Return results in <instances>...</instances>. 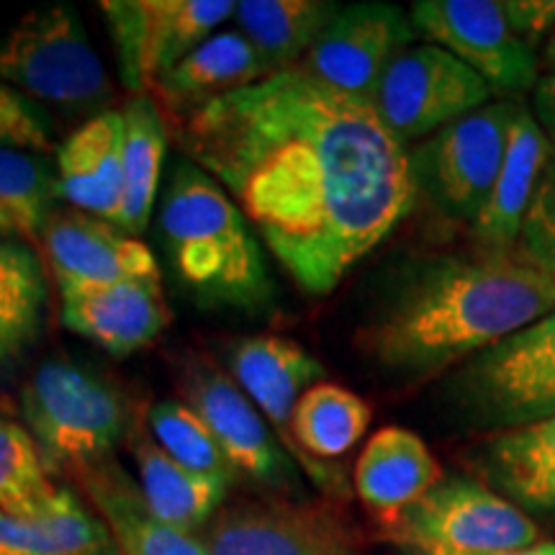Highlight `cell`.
Returning a JSON list of instances; mask_svg holds the SVG:
<instances>
[{
	"label": "cell",
	"instance_id": "1",
	"mask_svg": "<svg viewBox=\"0 0 555 555\" xmlns=\"http://www.w3.org/2000/svg\"><path fill=\"white\" fill-rule=\"evenodd\" d=\"M304 291L330 294L397 229L409 152L371 101L283 69L168 124Z\"/></svg>",
	"mask_w": 555,
	"mask_h": 555
},
{
	"label": "cell",
	"instance_id": "2",
	"mask_svg": "<svg viewBox=\"0 0 555 555\" xmlns=\"http://www.w3.org/2000/svg\"><path fill=\"white\" fill-rule=\"evenodd\" d=\"M555 311V283L515 255H435L406 268L367 319L365 352L391 376L433 378Z\"/></svg>",
	"mask_w": 555,
	"mask_h": 555
},
{
	"label": "cell",
	"instance_id": "3",
	"mask_svg": "<svg viewBox=\"0 0 555 555\" xmlns=\"http://www.w3.org/2000/svg\"><path fill=\"white\" fill-rule=\"evenodd\" d=\"M159 234L172 273L196 301L255 309L270 298L266 260L247 219L217 180L189 159L170 172Z\"/></svg>",
	"mask_w": 555,
	"mask_h": 555
},
{
	"label": "cell",
	"instance_id": "4",
	"mask_svg": "<svg viewBox=\"0 0 555 555\" xmlns=\"http://www.w3.org/2000/svg\"><path fill=\"white\" fill-rule=\"evenodd\" d=\"M21 414L47 470L99 466L129 429L121 393L67 360H47L34 371L21 391Z\"/></svg>",
	"mask_w": 555,
	"mask_h": 555
},
{
	"label": "cell",
	"instance_id": "5",
	"mask_svg": "<svg viewBox=\"0 0 555 555\" xmlns=\"http://www.w3.org/2000/svg\"><path fill=\"white\" fill-rule=\"evenodd\" d=\"M0 82L73 114H106L114 99L106 67L69 5L29 11L5 31Z\"/></svg>",
	"mask_w": 555,
	"mask_h": 555
},
{
	"label": "cell",
	"instance_id": "6",
	"mask_svg": "<svg viewBox=\"0 0 555 555\" xmlns=\"http://www.w3.org/2000/svg\"><path fill=\"white\" fill-rule=\"evenodd\" d=\"M448 397L470 425L499 433L555 416V311L466 360Z\"/></svg>",
	"mask_w": 555,
	"mask_h": 555
},
{
	"label": "cell",
	"instance_id": "7",
	"mask_svg": "<svg viewBox=\"0 0 555 555\" xmlns=\"http://www.w3.org/2000/svg\"><path fill=\"white\" fill-rule=\"evenodd\" d=\"M519 101H491L409 152L416 196L446 219L474 227L494 189Z\"/></svg>",
	"mask_w": 555,
	"mask_h": 555
},
{
	"label": "cell",
	"instance_id": "8",
	"mask_svg": "<svg viewBox=\"0 0 555 555\" xmlns=\"http://www.w3.org/2000/svg\"><path fill=\"white\" fill-rule=\"evenodd\" d=\"M401 551L486 553L540 543V530L509 499L470 481L442 478L420 502L378 522Z\"/></svg>",
	"mask_w": 555,
	"mask_h": 555
},
{
	"label": "cell",
	"instance_id": "9",
	"mask_svg": "<svg viewBox=\"0 0 555 555\" xmlns=\"http://www.w3.org/2000/svg\"><path fill=\"white\" fill-rule=\"evenodd\" d=\"M119 78L131 95H150L180 60L234 16L232 0H103Z\"/></svg>",
	"mask_w": 555,
	"mask_h": 555
},
{
	"label": "cell",
	"instance_id": "10",
	"mask_svg": "<svg viewBox=\"0 0 555 555\" xmlns=\"http://www.w3.org/2000/svg\"><path fill=\"white\" fill-rule=\"evenodd\" d=\"M491 99L494 93L474 69L425 41L406 47L388 65L371 103L388 131L406 147V142H425Z\"/></svg>",
	"mask_w": 555,
	"mask_h": 555
},
{
	"label": "cell",
	"instance_id": "11",
	"mask_svg": "<svg viewBox=\"0 0 555 555\" xmlns=\"http://www.w3.org/2000/svg\"><path fill=\"white\" fill-rule=\"evenodd\" d=\"M409 18L416 37L468 65L494 95L535 90L538 52L512 29L502 0H420Z\"/></svg>",
	"mask_w": 555,
	"mask_h": 555
},
{
	"label": "cell",
	"instance_id": "12",
	"mask_svg": "<svg viewBox=\"0 0 555 555\" xmlns=\"http://www.w3.org/2000/svg\"><path fill=\"white\" fill-rule=\"evenodd\" d=\"M416 37L412 18L391 3L339 5L298 67L352 99L373 101L388 65Z\"/></svg>",
	"mask_w": 555,
	"mask_h": 555
},
{
	"label": "cell",
	"instance_id": "13",
	"mask_svg": "<svg viewBox=\"0 0 555 555\" xmlns=\"http://www.w3.org/2000/svg\"><path fill=\"white\" fill-rule=\"evenodd\" d=\"M208 555H356V535L327 504L240 502L204 527Z\"/></svg>",
	"mask_w": 555,
	"mask_h": 555
},
{
	"label": "cell",
	"instance_id": "14",
	"mask_svg": "<svg viewBox=\"0 0 555 555\" xmlns=\"http://www.w3.org/2000/svg\"><path fill=\"white\" fill-rule=\"evenodd\" d=\"M178 384L185 404L217 437L234 476L249 478L268 489H291L296 470L286 450L234 378L206 363H191L180 373Z\"/></svg>",
	"mask_w": 555,
	"mask_h": 555
},
{
	"label": "cell",
	"instance_id": "15",
	"mask_svg": "<svg viewBox=\"0 0 555 555\" xmlns=\"http://www.w3.org/2000/svg\"><path fill=\"white\" fill-rule=\"evenodd\" d=\"M39 240L60 288L159 281L155 255L142 240L78 208L52 211Z\"/></svg>",
	"mask_w": 555,
	"mask_h": 555
},
{
	"label": "cell",
	"instance_id": "16",
	"mask_svg": "<svg viewBox=\"0 0 555 555\" xmlns=\"http://www.w3.org/2000/svg\"><path fill=\"white\" fill-rule=\"evenodd\" d=\"M60 294L65 327L116 358L155 343L172 317L159 281L67 286Z\"/></svg>",
	"mask_w": 555,
	"mask_h": 555
},
{
	"label": "cell",
	"instance_id": "17",
	"mask_svg": "<svg viewBox=\"0 0 555 555\" xmlns=\"http://www.w3.org/2000/svg\"><path fill=\"white\" fill-rule=\"evenodd\" d=\"M229 371L234 384L260 409L262 416L281 435V446L291 448V416L298 399L327 376L324 365L288 337L255 335L229 347Z\"/></svg>",
	"mask_w": 555,
	"mask_h": 555
},
{
	"label": "cell",
	"instance_id": "18",
	"mask_svg": "<svg viewBox=\"0 0 555 555\" xmlns=\"http://www.w3.org/2000/svg\"><path fill=\"white\" fill-rule=\"evenodd\" d=\"M60 198L119 227L124 208V114L90 116L54 152Z\"/></svg>",
	"mask_w": 555,
	"mask_h": 555
},
{
	"label": "cell",
	"instance_id": "19",
	"mask_svg": "<svg viewBox=\"0 0 555 555\" xmlns=\"http://www.w3.org/2000/svg\"><path fill=\"white\" fill-rule=\"evenodd\" d=\"M553 157L555 150L551 139L540 129L532 111L519 106L494 189H491L483 211L470 227L481 253L515 255L527 208H530L540 178L553 163Z\"/></svg>",
	"mask_w": 555,
	"mask_h": 555
},
{
	"label": "cell",
	"instance_id": "20",
	"mask_svg": "<svg viewBox=\"0 0 555 555\" xmlns=\"http://www.w3.org/2000/svg\"><path fill=\"white\" fill-rule=\"evenodd\" d=\"M266 78L270 69L258 50L240 31H219L180 60L152 93L170 124Z\"/></svg>",
	"mask_w": 555,
	"mask_h": 555
},
{
	"label": "cell",
	"instance_id": "21",
	"mask_svg": "<svg viewBox=\"0 0 555 555\" xmlns=\"http://www.w3.org/2000/svg\"><path fill=\"white\" fill-rule=\"evenodd\" d=\"M442 481L440 463L420 435L384 427L367 440L356 466V491L378 522L401 515Z\"/></svg>",
	"mask_w": 555,
	"mask_h": 555
},
{
	"label": "cell",
	"instance_id": "22",
	"mask_svg": "<svg viewBox=\"0 0 555 555\" xmlns=\"http://www.w3.org/2000/svg\"><path fill=\"white\" fill-rule=\"evenodd\" d=\"M78 476L119 555H208L201 538L159 522L119 466L103 461Z\"/></svg>",
	"mask_w": 555,
	"mask_h": 555
},
{
	"label": "cell",
	"instance_id": "23",
	"mask_svg": "<svg viewBox=\"0 0 555 555\" xmlns=\"http://www.w3.org/2000/svg\"><path fill=\"white\" fill-rule=\"evenodd\" d=\"M139 494L159 522L183 532H196L219 515L232 478L208 476L180 466L147 435L134 446Z\"/></svg>",
	"mask_w": 555,
	"mask_h": 555
},
{
	"label": "cell",
	"instance_id": "24",
	"mask_svg": "<svg viewBox=\"0 0 555 555\" xmlns=\"http://www.w3.org/2000/svg\"><path fill=\"white\" fill-rule=\"evenodd\" d=\"M486 470L522 512H555V416L491 437Z\"/></svg>",
	"mask_w": 555,
	"mask_h": 555
},
{
	"label": "cell",
	"instance_id": "25",
	"mask_svg": "<svg viewBox=\"0 0 555 555\" xmlns=\"http://www.w3.org/2000/svg\"><path fill=\"white\" fill-rule=\"evenodd\" d=\"M337 11L327 0H242L234 18L270 75H278L301 65Z\"/></svg>",
	"mask_w": 555,
	"mask_h": 555
},
{
	"label": "cell",
	"instance_id": "26",
	"mask_svg": "<svg viewBox=\"0 0 555 555\" xmlns=\"http://www.w3.org/2000/svg\"><path fill=\"white\" fill-rule=\"evenodd\" d=\"M124 114V208L119 227L139 234L150 224L163 163L168 155V121L152 95H131Z\"/></svg>",
	"mask_w": 555,
	"mask_h": 555
},
{
	"label": "cell",
	"instance_id": "27",
	"mask_svg": "<svg viewBox=\"0 0 555 555\" xmlns=\"http://www.w3.org/2000/svg\"><path fill=\"white\" fill-rule=\"evenodd\" d=\"M114 547L106 525L67 489L39 517L0 512V555H114Z\"/></svg>",
	"mask_w": 555,
	"mask_h": 555
},
{
	"label": "cell",
	"instance_id": "28",
	"mask_svg": "<svg viewBox=\"0 0 555 555\" xmlns=\"http://www.w3.org/2000/svg\"><path fill=\"white\" fill-rule=\"evenodd\" d=\"M371 416L363 397L322 380L298 399L291 416V440L311 457H339L363 440Z\"/></svg>",
	"mask_w": 555,
	"mask_h": 555
},
{
	"label": "cell",
	"instance_id": "29",
	"mask_svg": "<svg viewBox=\"0 0 555 555\" xmlns=\"http://www.w3.org/2000/svg\"><path fill=\"white\" fill-rule=\"evenodd\" d=\"M47 304L44 270L21 240H0V367L37 339Z\"/></svg>",
	"mask_w": 555,
	"mask_h": 555
},
{
	"label": "cell",
	"instance_id": "30",
	"mask_svg": "<svg viewBox=\"0 0 555 555\" xmlns=\"http://www.w3.org/2000/svg\"><path fill=\"white\" fill-rule=\"evenodd\" d=\"M60 198L57 170L44 155L0 150V240L39 237Z\"/></svg>",
	"mask_w": 555,
	"mask_h": 555
},
{
	"label": "cell",
	"instance_id": "31",
	"mask_svg": "<svg viewBox=\"0 0 555 555\" xmlns=\"http://www.w3.org/2000/svg\"><path fill=\"white\" fill-rule=\"evenodd\" d=\"M57 496L29 429L0 420V512L31 519L44 515Z\"/></svg>",
	"mask_w": 555,
	"mask_h": 555
},
{
	"label": "cell",
	"instance_id": "32",
	"mask_svg": "<svg viewBox=\"0 0 555 555\" xmlns=\"http://www.w3.org/2000/svg\"><path fill=\"white\" fill-rule=\"evenodd\" d=\"M147 427L152 440L180 466L234 481V470L217 437L185 401H159L147 412Z\"/></svg>",
	"mask_w": 555,
	"mask_h": 555
},
{
	"label": "cell",
	"instance_id": "33",
	"mask_svg": "<svg viewBox=\"0 0 555 555\" xmlns=\"http://www.w3.org/2000/svg\"><path fill=\"white\" fill-rule=\"evenodd\" d=\"M515 258L555 283V157L540 178V185L527 208Z\"/></svg>",
	"mask_w": 555,
	"mask_h": 555
},
{
	"label": "cell",
	"instance_id": "34",
	"mask_svg": "<svg viewBox=\"0 0 555 555\" xmlns=\"http://www.w3.org/2000/svg\"><path fill=\"white\" fill-rule=\"evenodd\" d=\"M0 150H24L34 155H52L50 124L31 106L26 95L0 82Z\"/></svg>",
	"mask_w": 555,
	"mask_h": 555
},
{
	"label": "cell",
	"instance_id": "35",
	"mask_svg": "<svg viewBox=\"0 0 555 555\" xmlns=\"http://www.w3.org/2000/svg\"><path fill=\"white\" fill-rule=\"evenodd\" d=\"M506 21L532 50H543L555 31V0H502Z\"/></svg>",
	"mask_w": 555,
	"mask_h": 555
},
{
	"label": "cell",
	"instance_id": "36",
	"mask_svg": "<svg viewBox=\"0 0 555 555\" xmlns=\"http://www.w3.org/2000/svg\"><path fill=\"white\" fill-rule=\"evenodd\" d=\"M532 116L555 150V75H543L532 90Z\"/></svg>",
	"mask_w": 555,
	"mask_h": 555
},
{
	"label": "cell",
	"instance_id": "37",
	"mask_svg": "<svg viewBox=\"0 0 555 555\" xmlns=\"http://www.w3.org/2000/svg\"><path fill=\"white\" fill-rule=\"evenodd\" d=\"M406 555H555L553 540H540L535 545L515 547V551H486V553H448V551H404Z\"/></svg>",
	"mask_w": 555,
	"mask_h": 555
},
{
	"label": "cell",
	"instance_id": "38",
	"mask_svg": "<svg viewBox=\"0 0 555 555\" xmlns=\"http://www.w3.org/2000/svg\"><path fill=\"white\" fill-rule=\"evenodd\" d=\"M540 67L545 69V75H555V31L547 37L543 50H540Z\"/></svg>",
	"mask_w": 555,
	"mask_h": 555
}]
</instances>
